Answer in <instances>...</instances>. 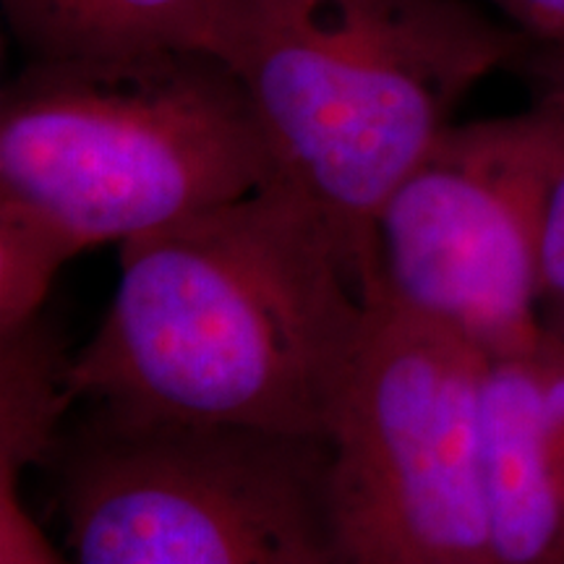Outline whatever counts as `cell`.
Masks as SVG:
<instances>
[{
	"label": "cell",
	"instance_id": "cell-1",
	"mask_svg": "<svg viewBox=\"0 0 564 564\" xmlns=\"http://www.w3.org/2000/svg\"><path fill=\"white\" fill-rule=\"evenodd\" d=\"M70 403L118 426L324 436L371 306L329 217L285 175L118 246Z\"/></svg>",
	"mask_w": 564,
	"mask_h": 564
},
{
	"label": "cell",
	"instance_id": "cell-2",
	"mask_svg": "<svg viewBox=\"0 0 564 564\" xmlns=\"http://www.w3.org/2000/svg\"><path fill=\"white\" fill-rule=\"evenodd\" d=\"M528 51L470 0H223L212 42L249 89L280 173L335 225L366 301L384 202L457 105Z\"/></svg>",
	"mask_w": 564,
	"mask_h": 564
},
{
	"label": "cell",
	"instance_id": "cell-3",
	"mask_svg": "<svg viewBox=\"0 0 564 564\" xmlns=\"http://www.w3.org/2000/svg\"><path fill=\"white\" fill-rule=\"evenodd\" d=\"M241 76L212 51L30 58L0 95V207L121 246L280 178Z\"/></svg>",
	"mask_w": 564,
	"mask_h": 564
},
{
	"label": "cell",
	"instance_id": "cell-4",
	"mask_svg": "<svg viewBox=\"0 0 564 564\" xmlns=\"http://www.w3.org/2000/svg\"><path fill=\"white\" fill-rule=\"evenodd\" d=\"M58 463L70 564H352L324 436L89 415Z\"/></svg>",
	"mask_w": 564,
	"mask_h": 564
},
{
	"label": "cell",
	"instance_id": "cell-5",
	"mask_svg": "<svg viewBox=\"0 0 564 564\" xmlns=\"http://www.w3.org/2000/svg\"><path fill=\"white\" fill-rule=\"evenodd\" d=\"M554 144V112L539 95L512 116L449 126L379 212L371 306L484 358L539 343Z\"/></svg>",
	"mask_w": 564,
	"mask_h": 564
},
{
	"label": "cell",
	"instance_id": "cell-6",
	"mask_svg": "<svg viewBox=\"0 0 564 564\" xmlns=\"http://www.w3.org/2000/svg\"><path fill=\"white\" fill-rule=\"evenodd\" d=\"M484 366L457 337L371 306L327 436L352 564H491Z\"/></svg>",
	"mask_w": 564,
	"mask_h": 564
},
{
	"label": "cell",
	"instance_id": "cell-7",
	"mask_svg": "<svg viewBox=\"0 0 564 564\" xmlns=\"http://www.w3.org/2000/svg\"><path fill=\"white\" fill-rule=\"evenodd\" d=\"M481 455L491 564H564V343L486 358Z\"/></svg>",
	"mask_w": 564,
	"mask_h": 564
},
{
	"label": "cell",
	"instance_id": "cell-8",
	"mask_svg": "<svg viewBox=\"0 0 564 564\" xmlns=\"http://www.w3.org/2000/svg\"><path fill=\"white\" fill-rule=\"evenodd\" d=\"M30 58L212 51L223 0H0Z\"/></svg>",
	"mask_w": 564,
	"mask_h": 564
},
{
	"label": "cell",
	"instance_id": "cell-9",
	"mask_svg": "<svg viewBox=\"0 0 564 564\" xmlns=\"http://www.w3.org/2000/svg\"><path fill=\"white\" fill-rule=\"evenodd\" d=\"M70 356L40 316L0 335V470L24 476L61 444L68 413Z\"/></svg>",
	"mask_w": 564,
	"mask_h": 564
},
{
	"label": "cell",
	"instance_id": "cell-10",
	"mask_svg": "<svg viewBox=\"0 0 564 564\" xmlns=\"http://www.w3.org/2000/svg\"><path fill=\"white\" fill-rule=\"evenodd\" d=\"M74 257V246L53 228L0 207V335L37 319L55 274Z\"/></svg>",
	"mask_w": 564,
	"mask_h": 564
},
{
	"label": "cell",
	"instance_id": "cell-11",
	"mask_svg": "<svg viewBox=\"0 0 564 564\" xmlns=\"http://www.w3.org/2000/svg\"><path fill=\"white\" fill-rule=\"evenodd\" d=\"M539 97L549 102L556 123L541 236V319L546 333L564 343V51H549Z\"/></svg>",
	"mask_w": 564,
	"mask_h": 564
},
{
	"label": "cell",
	"instance_id": "cell-12",
	"mask_svg": "<svg viewBox=\"0 0 564 564\" xmlns=\"http://www.w3.org/2000/svg\"><path fill=\"white\" fill-rule=\"evenodd\" d=\"M0 564H70L21 497V478L0 470Z\"/></svg>",
	"mask_w": 564,
	"mask_h": 564
},
{
	"label": "cell",
	"instance_id": "cell-13",
	"mask_svg": "<svg viewBox=\"0 0 564 564\" xmlns=\"http://www.w3.org/2000/svg\"><path fill=\"white\" fill-rule=\"evenodd\" d=\"M489 6L507 24L531 42H544L549 51H564V0H470Z\"/></svg>",
	"mask_w": 564,
	"mask_h": 564
}]
</instances>
